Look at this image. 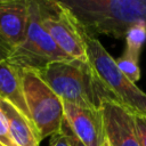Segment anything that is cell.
Here are the masks:
<instances>
[{
    "label": "cell",
    "mask_w": 146,
    "mask_h": 146,
    "mask_svg": "<svg viewBox=\"0 0 146 146\" xmlns=\"http://www.w3.org/2000/svg\"><path fill=\"white\" fill-rule=\"evenodd\" d=\"M88 36L105 34L124 38L129 29L146 23V0H67L62 1Z\"/></svg>",
    "instance_id": "1"
},
{
    "label": "cell",
    "mask_w": 146,
    "mask_h": 146,
    "mask_svg": "<svg viewBox=\"0 0 146 146\" xmlns=\"http://www.w3.org/2000/svg\"><path fill=\"white\" fill-rule=\"evenodd\" d=\"M35 73L63 103L102 108L104 102L115 100L96 78L88 62L76 59L57 60Z\"/></svg>",
    "instance_id": "2"
},
{
    "label": "cell",
    "mask_w": 146,
    "mask_h": 146,
    "mask_svg": "<svg viewBox=\"0 0 146 146\" xmlns=\"http://www.w3.org/2000/svg\"><path fill=\"white\" fill-rule=\"evenodd\" d=\"M86 47L92 72L115 100L132 113L146 115V92L120 71L115 59L97 38L86 34Z\"/></svg>",
    "instance_id": "3"
},
{
    "label": "cell",
    "mask_w": 146,
    "mask_h": 146,
    "mask_svg": "<svg viewBox=\"0 0 146 146\" xmlns=\"http://www.w3.org/2000/svg\"><path fill=\"white\" fill-rule=\"evenodd\" d=\"M21 70L39 71L48 64L70 58L51 39L41 23L39 0H30V15L23 42L7 58Z\"/></svg>",
    "instance_id": "4"
},
{
    "label": "cell",
    "mask_w": 146,
    "mask_h": 146,
    "mask_svg": "<svg viewBox=\"0 0 146 146\" xmlns=\"http://www.w3.org/2000/svg\"><path fill=\"white\" fill-rule=\"evenodd\" d=\"M25 102L32 123L41 140L59 132L64 120L63 102L31 70H22Z\"/></svg>",
    "instance_id": "5"
},
{
    "label": "cell",
    "mask_w": 146,
    "mask_h": 146,
    "mask_svg": "<svg viewBox=\"0 0 146 146\" xmlns=\"http://www.w3.org/2000/svg\"><path fill=\"white\" fill-rule=\"evenodd\" d=\"M41 23L57 46L72 59L88 62L86 33L62 1L39 0Z\"/></svg>",
    "instance_id": "6"
},
{
    "label": "cell",
    "mask_w": 146,
    "mask_h": 146,
    "mask_svg": "<svg viewBox=\"0 0 146 146\" xmlns=\"http://www.w3.org/2000/svg\"><path fill=\"white\" fill-rule=\"evenodd\" d=\"M64 116L74 135L86 146H104L106 143L102 108L63 103Z\"/></svg>",
    "instance_id": "7"
},
{
    "label": "cell",
    "mask_w": 146,
    "mask_h": 146,
    "mask_svg": "<svg viewBox=\"0 0 146 146\" xmlns=\"http://www.w3.org/2000/svg\"><path fill=\"white\" fill-rule=\"evenodd\" d=\"M106 141L110 146H141L135 129L133 114L115 100L102 105Z\"/></svg>",
    "instance_id": "8"
},
{
    "label": "cell",
    "mask_w": 146,
    "mask_h": 146,
    "mask_svg": "<svg viewBox=\"0 0 146 146\" xmlns=\"http://www.w3.org/2000/svg\"><path fill=\"white\" fill-rule=\"evenodd\" d=\"M30 0H0V38L13 49L26 34Z\"/></svg>",
    "instance_id": "9"
},
{
    "label": "cell",
    "mask_w": 146,
    "mask_h": 146,
    "mask_svg": "<svg viewBox=\"0 0 146 146\" xmlns=\"http://www.w3.org/2000/svg\"><path fill=\"white\" fill-rule=\"evenodd\" d=\"M0 110L5 115L9 135L16 146H40L41 138L30 119L1 97Z\"/></svg>",
    "instance_id": "10"
},
{
    "label": "cell",
    "mask_w": 146,
    "mask_h": 146,
    "mask_svg": "<svg viewBox=\"0 0 146 146\" xmlns=\"http://www.w3.org/2000/svg\"><path fill=\"white\" fill-rule=\"evenodd\" d=\"M0 97L31 120L23 90L22 70L8 59L0 62Z\"/></svg>",
    "instance_id": "11"
},
{
    "label": "cell",
    "mask_w": 146,
    "mask_h": 146,
    "mask_svg": "<svg viewBox=\"0 0 146 146\" xmlns=\"http://www.w3.org/2000/svg\"><path fill=\"white\" fill-rule=\"evenodd\" d=\"M124 39H125V50L123 52L139 60L141 49L146 42V23L139 22L132 25L127 32Z\"/></svg>",
    "instance_id": "12"
},
{
    "label": "cell",
    "mask_w": 146,
    "mask_h": 146,
    "mask_svg": "<svg viewBox=\"0 0 146 146\" xmlns=\"http://www.w3.org/2000/svg\"><path fill=\"white\" fill-rule=\"evenodd\" d=\"M117 67L120 71L133 83H136L140 79V68H139V60L132 58L131 56L127 55L125 52L122 54L117 59H115Z\"/></svg>",
    "instance_id": "13"
},
{
    "label": "cell",
    "mask_w": 146,
    "mask_h": 146,
    "mask_svg": "<svg viewBox=\"0 0 146 146\" xmlns=\"http://www.w3.org/2000/svg\"><path fill=\"white\" fill-rule=\"evenodd\" d=\"M133 114V121H135V129L137 137L139 139V143L141 146H146V115Z\"/></svg>",
    "instance_id": "14"
},
{
    "label": "cell",
    "mask_w": 146,
    "mask_h": 146,
    "mask_svg": "<svg viewBox=\"0 0 146 146\" xmlns=\"http://www.w3.org/2000/svg\"><path fill=\"white\" fill-rule=\"evenodd\" d=\"M0 143L3 145V146H16L9 135V131H8V125H7V122H6V119H5V115L3 113L1 112L0 110Z\"/></svg>",
    "instance_id": "15"
},
{
    "label": "cell",
    "mask_w": 146,
    "mask_h": 146,
    "mask_svg": "<svg viewBox=\"0 0 146 146\" xmlns=\"http://www.w3.org/2000/svg\"><path fill=\"white\" fill-rule=\"evenodd\" d=\"M60 131L66 136L68 143H70V146H86L73 132V130L71 129L70 124L67 123L65 116H64V120H63V123H62V128H60Z\"/></svg>",
    "instance_id": "16"
},
{
    "label": "cell",
    "mask_w": 146,
    "mask_h": 146,
    "mask_svg": "<svg viewBox=\"0 0 146 146\" xmlns=\"http://www.w3.org/2000/svg\"><path fill=\"white\" fill-rule=\"evenodd\" d=\"M49 146H70V143L66 136L59 131L49 137Z\"/></svg>",
    "instance_id": "17"
},
{
    "label": "cell",
    "mask_w": 146,
    "mask_h": 146,
    "mask_svg": "<svg viewBox=\"0 0 146 146\" xmlns=\"http://www.w3.org/2000/svg\"><path fill=\"white\" fill-rule=\"evenodd\" d=\"M11 51H13V48H11L9 44H7V43L0 38V62L7 59V58L10 56Z\"/></svg>",
    "instance_id": "18"
},
{
    "label": "cell",
    "mask_w": 146,
    "mask_h": 146,
    "mask_svg": "<svg viewBox=\"0 0 146 146\" xmlns=\"http://www.w3.org/2000/svg\"><path fill=\"white\" fill-rule=\"evenodd\" d=\"M104 146H110V145H108V143H107V141H106V143H105V144H104Z\"/></svg>",
    "instance_id": "19"
},
{
    "label": "cell",
    "mask_w": 146,
    "mask_h": 146,
    "mask_svg": "<svg viewBox=\"0 0 146 146\" xmlns=\"http://www.w3.org/2000/svg\"><path fill=\"white\" fill-rule=\"evenodd\" d=\"M0 146H2V144H1V143H0Z\"/></svg>",
    "instance_id": "20"
},
{
    "label": "cell",
    "mask_w": 146,
    "mask_h": 146,
    "mask_svg": "<svg viewBox=\"0 0 146 146\" xmlns=\"http://www.w3.org/2000/svg\"><path fill=\"white\" fill-rule=\"evenodd\" d=\"M2 146H3V145H2Z\"/></svg>",
    "instance_id": "21"
}]
</instances>
